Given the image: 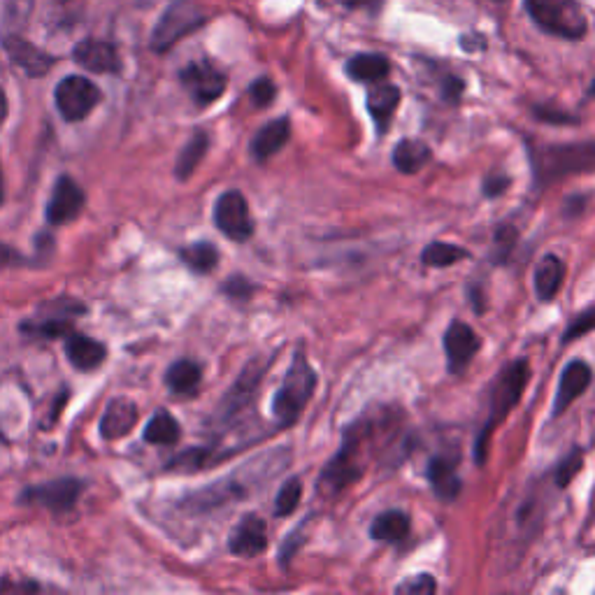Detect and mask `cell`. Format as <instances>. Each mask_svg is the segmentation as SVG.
<instances>
[{
    "label": "cell",
    "instance_id": "cell-1",
    "mask_svg": "<svg viewBox=\"0 0 595 595\" xmlns=\"http://www.w3.org/2000/svg\"><path fill=\"white\" fill-rule=\"evenodd\" d=\"M528 379H530V368H528V363L521 358V361L507 363L505 368L500 370L496 382H493L489 419L484 421L482 433H479L477 442H475V456H477L479 465H484V461H486V449H489L491 433L500 424H503V421L507 419V414H510L516 405H519Z\"/></svg>",
    "mask_w": 595,
    "mask_h": 595
},
{
    "label": "cell",
    "instance_id": "cell-2",
    "mask_svg": "<svg viewBox=\"0 0 595 595\" xmlns=\"http://www.w3.org/2000/svg\"><path fill=\"white\" fill-rule=\"evenodd\" d=\"M370 440V424H354L344 433L342 449L331 458L324 472L319 477V493L321 496H338L349 484H354L363 475V447Z\"/></svg>",
    "mask_w": 595,
    "mask_h": 595
},
{
    "label": "cell",
    "instance_id": "cell-3",
    "mask_svg": "<svg viewBox=\"0 0 595 595\" xmlns=\"http://www.w3.org/2000/svg\"><path fill=\"white\" fill-rule=\"evenodd\" d=\"M314 389H317V372H314L307 356L300 351V354L293 356L282 389L277 391L275 400H272V414H275L279 424L291 426L300 417L307 400L312 398Z\"/></svg>",
    "mask_w": 595,
    "mask_h": 595
},
{
    "label": "cell",
    "instance_id": "cell-4",
    "mask_svg": "<svg viewBox=\"0 0 595 595\" xmlns=\"http://www.w3.org/2000/svg\"><path fill=\"white\" fill-rule=\"evenodd\" d=\"M526 7L537 26L558 38L579 40L589 28L577 0H526Z\"/></svg>",
    "mask_w": 595,
    "mask_h": 595
},
{
    "label": "cell",
    "instance_id": "cell-5",
    "mask_svg": "<svg viewBox=\"0 0 595 595\" xmlns=\"http://www.w3.org/2000/svg\"><path fill=\"white\" fill-rule=\"evenodd\" d=\"M535 172L540 182L575 175V172L595 168V142L589 145H568V147H544L533 154Z\"/></svg>",
    "mask_w": 595,
    "mask_h": 595
},
{
    "label": "cell",
    "instance_id": "cell-6",
    "mask_svg": "<svg viewBox=\"0 0 595 595\" xmlns=\"http://www.w3.org/2000/svg\"><path fill=\"white\" fill-rule=\"evenodd\" d=\"M203 21L205 14L193 0H177V3H172L168 10L163 12V17L154 28L149 45H152L154 52H168V49L175 45V42L182 40L184 35H189L196 31L198 26H203Z\"/></svg>",
    "mask_w": 595,
    "mask_h": 595
},
{
    "label": "cell",
    "instance_id": "cell-7",
    "mask_svg": "<svg viewBox=\"0 0 595 595\" xmlns=\"http://www.w3.org/2000/svg\"><path fill=\"white\" fill-rule=\"evenodd\" d=\"M214 224L233 242H247L254 233L249 205L240 191H226L214 205Z\"/></svg>",
    "mask_w": 595,
    "mask_h": 595
},
{
    "label": "cell",
    "instance_id": "cell-8",
    "mask_svg": "<svg viewBox=\"0 0 595 595\" xmlns=\"http://www.w3.org/2000/svg\"><path fill=\"white\" fill-rule=\"evenodd\" d=\"M100 103L98 86L86 77H66L56 86V107L68 121H82Z\"/></svg>",
    "mask_w": 595,
    "mask_h": 595
},
{
    "label": "cell",
    "instance_id": "cell-9",
    "mask_svg": "<svg viewBox=\"0 0 595 595\" xmlns=\"http://www.w3.org/2000/svg\"><path fill=\"white\" fill-rule=\"evenodd\" d=\"M182 84L191 93L198 105H210L226 89V75L212 66V63H191L182 70Z\"/></svg>",
    "mask_w": 595,
    "mask_h": 595
},
{
    "label": "cell",
    "instance_id": "cell-10",
    "mask_svg": "<svg viewBox=\"0 0 595 595\" xmlns=\"http://www.w3.org/2000/svg\"><path fill=\"white\" fill-rule=\"evenodd\" d=\"M479 347H482V340H479V335L468 324L451 321L447 333H444V351H447L449 372L456 375V372H463L468 368L472 358L477 356Z\"/></svg>",
    "mask_w": 595,
    "mask_h": 595
},
{
    "label": "cell",
    "instance_id": "cell-11",
    "mask_svg": "<svg viewBox=\"0 0 595 595\" xmlns=\"http://www.w3.org/2000/svg\"><path fill=\"white\" fill-rule=\"evenodd\" d=\"M82 489L84 484L77 482V479H59V482H49L45 486H38V489L26 491L21 500H24V503L49 507V510L54 512H68L75 507Z\"/></svg>",
    "mask_w": 595,
    "mask_h": 595
},
{
    "label": "cell",
    "instance_id": "cell-12",
    "mask_svg": "<svg viewBox=\"0 0 595 595\" xmlns=\"http://www.w3.org/2000/svg\"><path fill=\"white\" fill-rule=\"evenodd\" d=\"M84 207V193L75 179L61 177L54 186L52 200L47 205V221L52 226H63L73 221Z\"/></svg>",
    "mask_w": 595,
    "mask_h": 595
},
{
    "label": "cell",
    "instance_id": "cell-13",
    "mask_svg": "<svg viewBox=\"0 0 595 595\" xmlns=\"http://www.w3.org/2000/svg\"><path fill=\"white\" fill-rule=\"evenodd\" d=\"M228 547H231L235 556L242 558H254L263 554V551L268 549V526H265L261 516L247 514L245 519L235 526Z\"/></svg>",
    "mask_w": 595,
    "mask_h": 595
},
{
    "label": "cell",
    "instance_id": "cell-14",
    "mask_svg": "<svg viewBox=\"0 0 595 595\" xmlns=\"http://www.w3.org/2000/svg\"><path fill=\"white\" fill-rule=\"evenodd\" d=\"M5 52L10 56V61L14 66L24 70L28 77H42L49 73V68L54 66V59L49 54L42 52V49L33 47L31 42H26L24 38H19L17 33L5 35L3 40Z\"/></svg>",
    "mask_w": 595,
    "mask_h": 595
},
{
    "label": "cell",
    "instance_id": "cell-15",
    "mask_svg": "<svg viewBox=\"0 0 595 595\" xmlns=\"http://www.w3.org/2000/svg\"><path fill=\"white\" fill-rule=\"evenodd\" d=\"M265 368H268V361L256 358V361H252L245 370H242L238 382L233 384V389L228 391L224 403H221V417L228 419L233 417V414H238L240 410H245V405L254 398L258 384H261Z\"/></svg>",
    "mask_w": 595,
    "mask_h": 595
},
{
    "label": "cell",
    "instance_id": "cell-16",
    "mask_svg": "<svg viewBox=\"0 0 595 595\" xmlns=\"http://www.w3.org/2000/svg\"><path fill=\"white\" fill-rule=\"evenodd\" d=\"M589 384H591V368L584 361H570L565 365L561 382H558L556 400H554V417H561V414L568 410V407L575 403L586 389H589Z\"/></svg>",
    "mask_w": 595,
    "mask_h": 595
},
{
    "label": "cell",
    "instance_id": "cell-17",
    "mask_svg": "<svg viewBox=\"0 0 595 595\" xmlns=\"http://www.w3.org/2000/svg\"><path fill=\"white\" fill-rule=\"evenodd\" d=\"M75 61L91 73H119L121 59L110 42L84 40L75 47Z\"/></svg>",
    "mask_w": 595,
    "mask_h": 595
},
{
    "label": "cell",
    "instance_id": "cell-18",
    "mask_svg": "<svg viewBox=\"0 0 595 595\" xmlns=\"http://www.w3.org/2000/svg\"><path fill=\"white\" fill-rule=\"evenodd\" d=\"M428 482L433 486L435 496L442 498L444 503L458 498L461 493V477H458V468L454 458L435 456L428 463Z\"/></svg>",
    "mask_w": 595,
    "mask_h": 595
},
{
    "label": "cell",
    "instance_id": "cell-19",
    "mask_svg": "<svg viewBox=\"0 0 595 595\" xmlns=\"http://www.w3.org/2000/svg\"><path fill=\"white\" fill-rule=\"evenodd\" d=\"M135 421H138V407H135V403H131L128 398H117L107 405L105 417L100 421V433H103L105 440H117V437L131 433Z\"/></svg>",
    "mask_w": 595,
    "mask_h": 595
},
{
    "label": "cell",
    "instance_id": "cell-20",
    "mask_svg": "<svg viewBox=\"0 0 595 595\" xmlns=\"http://www.w3.org/2000/svg\"><path fill=\"white\" fill-rule=\"evenodd\" d=\"M291 138V121L282 117L265 124L261 131L254 135L252 140V154L256 161H268L270 156H275Z\"/></svg>",
    "mask_w": 595,
    "mask_h": 595
},
{
    "label": "cell",
    "instance_id": "cell-21",
    "mask_svg": "<svg viewBox=\"0 0 595 595\" xmlns=\"http://www.w3.org/2000/svg\"><path fill=\"white\" fill-rule=\"evenodd\" d=\"M400 103V89L393 84H377L368 91V112L375 119L379 133L389 128V121Z\"/></svg>",
    "mask_w": 595,
    "mask_h": 595
},
{
    "label": "cell",
    "instance_id": "cell-22",
    "mask_svg": "<svg viewBox=\"0 0 595 595\" xmlns=\"http://www.w3.org/2000/svg\"><path fill=\"white\" fill-rule=\"evenodd\" d=\"M66 354L77 370H93L105 361L107 349L100 342L86 338V335L70 333L66 342Z\"/></svg>",
    "mask_w": 595,
    "mask_h": 595
},
{
    "label": "cell",
    "instance_id": "cell-23",
    "mask_svg": "<svg viewBox=\"0 0 595 595\" xmlns=\"http://www.w3.org/2000/svg\"><path fill=\"white\" fill-rule=\"evenodd\" d=\"M563 277H565V263L558 258L556 254L544 256L535 268V293L537 298L544 300H554L558 289L563 286Z\"/></svg>",
    "mask_w": 595,
    "mask_h": 595
},
{
    "label": "cell",
    "instance_id": "cell-24",
    "mask_svg": "<svg viewBox=\"0 0 595 595\" xmlns=\"http://www.w3.org/2000/svg\"><path fill=\"white\" fill-rule=\"evenodd\" d=\"M370 535L375 537L377 542L384 544H400L410 535V516L398 510H389L379 514L375 521H372Z\"/></svg>",
    "mask_w": 595,
    "mask_h": 595
},
{
    "label": "cell",
    "instance_id": "cell-25",
    "mask_svg": "<svg viewBox=\"0 0 595 595\" xmlns=\"http://www.w3.org/2000/svg\"><path fill=\"white\" fill-rule=\"evenodd\" d=\"M430 147L421 140H403L393 149V166L403 175H417V172L430 161Z\"/></svg>",
    "mask_w": 595,
    "mask_h": 595
},
{
    "label": "cell",
    "instance_id": "cell-26",
    "mask_svg": "<svg viewBox=\"0 0 595 595\" xmlns=\"http://www.w3.org/2000/svg\"><path fill=\"white\" fill-rule=\"evenodd\" d=\"M347 73L356 82L375 84L389 75V61L382 54H358L347 63Z\"/></svg>",
    "mask_w": 595,
    "mask_h": 595
},
{
    "label": "cell",
    "instance_id": "cell-27",
    "mask_svg": "<svg viewBox=\"0 0 595 595\" xmlns=\"http://www.w3.org/2000/svg\"><path fill=\"white\" fill-rule=\"evenodd\" d=\"M200 377V365L193 361H177L170 365L168 375H166V384L170 386L172 393H191L193 389H198Z\"/></svg>",
    "mask_w": 595,
    "mask_h": 595
},
{
    "label": "cell",
    "instance_id": "cell-28",
    "mask_svg": "<svg viewBox=\"0 0 595 595\" xmlns=\"http://www.w3.org/2000/svg\"><path fill=\"white\" fill-rule=\"evenodd\" d=\"M207 145H210V138H207L205 133H196L189 142H186V147L182 149V154H179V159H177V177L179 179H186L193 175V170L198 168L200 161H203Z\"/></svg>",
    "mask_w": 595,
    "mask_h": 595
},
{
    "label": "cell",
    "instance_id": "cell-29",
    "mask_svg": "<svg viewBox=\"0 0 595 595\" xmlns=\"http://www.w3.org/2000/svg\"><path fill=\"white\" fill-rule=\"evenodd\" d=\"M468 258V249L449 245V242H430L421 254V261H424L428 268H449L458 261Z\"/></svg>",
    "mask_w": 595,
    "mask_h": 595
},
{
    "label": "cell",
    "instance_id": "cell-30",
    "mask_svg": "<svg viewBox=\"0 0 595 595\" xmlns=\"http://www.w3.org/2000/svg\"><path fill=\"white\" fill-rule=\"evenodd\" d=\"M145 440L149 444H175L179 440V424L172 414L156 412L145 428Z\"/></svg>",
    "mask_w": 595,
    "mask_h": 595
},
{
    "label": "cell",
    "instance_id": "cell-31",
    "mask_svg": "<svg viewBox=\"0 0 595 595\" xmlns=\"http://www.w3.org/2000/svg\"><path fill=\"white\" fill-rule=\"evenodd\" d=\"M182 258L191 270L212 272L219 263V252H217V247L210 245V242H196V245L184 249Z\"/></svg>",
    "mask_w": 595,
    "mask_h": 595
},
{
    "label": "cell",
    "instance_id": "cell-32",
    "mask_svg": "<svg viewBox=\"0 0 595 595\" xmlns=\"http://www.w3.org/2000/svg\"><path fill=\"white\" fill-rule=\"evenodd\" d=\"M300 496H303V484H300L298 477H291L282 489H279L275 498V516H289L296 512L300 503Z\"/></svg>",
    "mask_w": 595,
    "mask_h": 595
},
{
    "label": "cell",
    "instance_id": "cell-33",
    "mask_svg": "<svg viewBox=\"0 0 595 595\" xmlns=\"http://www.w3.org/2000/svg\"><path fill=\"white\" fill-rule=\"evenodd\" d=\"M33 0H0V17L10 28H19L31 17Z\"/></svg>",
    "mask_w": 595,
    "mask_h": 595
},
{
    "label": "cell",
    "instance_id": "cell-34",
    "mask_svg": "<svg viewBox=\"0 0 595 595\" xmlns=\"http://www.w3.org/2000/svg\"><path fill=\"white\" fill-rule=\"evenodd\" d=\"M582 465H584L582 449H575L568 458H565L561 465H558V470H556V486H558V489H565V486H568L572 479H575L577 472L582 470Z\"/></svg>",
    "mask_w": 595,
    "mask_h": 595
},
{
    "label": "cell",
    "instance_id": "cell-35",
    "mask_svg": "<svg viewBox=\"0 0 595 595\" xmlns=\"http://www.w3.org/2000/svg\"><path fill=\"white\" fill-rule=\"evenodd\" d=\"M591 331H595V305L579 314V317H575V321L565 328L563 342H575L577 338H582V335L591 333Z\"/></svg>",
    "mask_w": 595,
    "mask_h": 595
},
{
    "label": "cell",
    "instance_id": "cell-36",
    "mask_svg": "<svg viewBox=\"0 0 595 595\" xmlns=\"http://www.w3.org/2000/svg\"><path fill=\"white\" fill-rule=\"evenodd\" d=\"M516 228L514 226H500L496 231V242H493V247H496V254H493V258H496V263H503L507 256L512 254V249L516 245Z\"/></svg>",
    "mask_w": 595,
    "mask_h": 595
},
{
    "label": "cell",
    "instance_id": "cell-37",
    "mask_svg": "<svg viewBox=\"0 0 595 595\" xmlns=\"http://www.w3.org/2000/svg\"><path fill=\"white\" fill-rule=\"evenodd\" d=\"M435 591H437V584L430 575H414L396 586V593H407V595H428Z\"/></svg>",
    "mask_w": 595,
    "mask_h": 595
},
{
    "label": "cell",
    "instance_id": "cell-38",
    "mask_svg": "<svg viewBox=\"0 0 595 595\" xmlns=\"http://www.w3.org/2000/svg\"><path fill=\"white\" fill-rule=\"evenodd\" d=\"M24 331L38 335V338H63V335L73 333L68 321L63 319H49L47 324H35V326H24Z\"/></svg>",
    "mask_w": 595,
    "mask_h": 595
},
{
    "label": "cell",
    "instance_id": "cell-39",
    "mask_svg": "<svg viewBox=\"0 0 595 595\" xmlns=\"http://www.w3.org/2000/svg\"><path fill=\"white\" fill-rule=\"evenodd\" d=\"M275 93H277L275 84H272V80H268V77L256 80L252 84V89H249V96H252L256 107H268L272 100H275Z\"/></svg>",
    "mask_w": 595,
    "mask_h": 595
},
{
    "label": "cell",
    "instance_id": "cell-40",
    "mask_svg": "<svg viewBox=\"0 0 595 595\" xmlns=\"http://www.w3.org/2000/svg\"><path fill=\"white\" fill-rule=\"evenodd\" d=\"M507 184H510L507 177H489L484 182V193L486 196H500V193L507 189Z\"/></svg>",
    "mask_w": 595,
    "mask_h": 595
},
{
    "label": "cell",
    "instance_id": "cell-41",
    "mask_svg": "<svg viewBox=\"0 0 595 595\" xmlns=\"http://www.w3.org/2000/svg\"><path fill=\"white\" fill-rule=\"evenodd\" d=\"M349 7H375L379 0H344Z\"/></svg>",
    "mask_w": 595,
    "mask_h": 595
},
{
    "label": "cell",
    "instance_id": "cell-42",
    "mask_svg": "<svg viewBox=\"0 0 595 595\" xmlns=\"http://www.w3.org/2000/svg\"><path fill=\"white\" fill-rule=\"evenodd\" d=\"M7 117V98H5V91L0 89V124H3Z\"/></svg>",
    "mask_w": 595,
    "mask_h": 595
},
{
    "label": "cell",
    "instance_id": "cell-43",
    "mask_svg": "<svg viewBox=\"0 0 595 595\" xmlns=\"http://www.w3.org/2000/svg\"><path fill=\"white\" fill-rule=\"evenodd\" d=\"M5 200V186H3V172H0V205H3Z\"/></svg>",
    "mask_w": 595,
    "mask_h": 595
},
{
    "label": "cell",
    "instance_id": "cell-44",
    "mask_svg": "<svg viewBox=\"0 0 595 595\" xmlns=\"http://www.w3.org/2000/svg\"><path fill=\"white\" fill-rule=\"evenodd\" d=\"M591 93L595 96V80H593V84H591Z\"/></svg>",
    "mask_w": 595,
    "mask_h": 595
}]
</instances>
